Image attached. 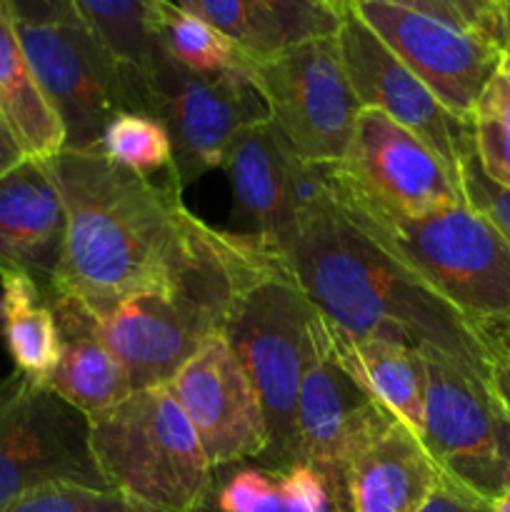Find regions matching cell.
Here are the masks:
<instances>
[{
  "instance_id": "cell-5",
  "label": "cell",
  "mask_w": 510,
  "mask_h": 512,
  "mask_svg": "<svg viewBox=\"0 0 510 512\" xmlns=\"http://www.w3.org/2000/svg\"><path fill=\"white\" fill-rule=\"evenodd\" d=\"M313 308L278 258L240 290L223 325V338L243 365L260 400L268 450L258 463L290 468L298 463V395Z\"/></svg>"
},
{
  "instance_id": "cell-19",
  "label": "cell",
  "mask_w": 510,
  "mask_h": 512,
  "mask_svg": "<svg viewBox=\"0 0 510 512\" xmlns=\"http://www.w3.org/2000/svg\"><path fill=\"white\" fill-rule=\"evenodd\" d=\"M298 163L270 118L245 125L225 153L223 170L233 188L235 215L245 235L278 248L293 225Z\"/></svg>"
},
{
  "instance_id": "cell-38",
  "label": "cell",
  "mask_w": 510,
  "mask_h": 512,
  "mask_svg": "<svg viewBox=\"0 0 510 512\" xmlns=\"http://www.w3.org/2000/svg\"><path fill=\"white\" fill-rule=\"evenodd\" d=\"M490 512H510V490L508 493L500 495L498 500H493V503H490Z\"/></svg>"
},
{
  "instance_id": "cell-20",
  "label": "cell",
  "mask_w": 510,
  "mask_h": 512,
  "mask_svg": "<svg viewBox=\"0 0 510 512\" xmlns=\"http://www.w3.org/2000/svg\"><path fill=\"white\" fill-rule=\"evenodd\" d=\"M60 328V360L48 385L80 413L95 418L123 403L133 388L100 335V320L58 290H45Z\"/></svg>"
},
{
  "instance_id": "cell-39",
  "label": "cell",
  "mask_w": 510,
  "mask_h": 512,
  "mask_svg": "<svg viewBox=\"0 0 510 512\" xmlns=\"http://www.w3.org/2000/svg\"><path fill=\"white\" fill-rule=\"evenodd\" d=\"M503 53H505V55H508V58H510V33H508V38H505V45H503Z\"/></svg>"
},
{
  "instance_id": "cell-22",
  "label": "cell",
  "mask_w": 510,
  "mask_h": 512,
  "mask_svg": "<svg viewBox=\"0 0 510 512\" xmlns=\"http://www.w3.org/2000/svg\"><path fill=\"white\" fill-rule=\"evenodd\" d=\"M328 323V320H325ZM330 343L355 383L420 435L425 408V360L410 345L383 338L355 340L328 323Z\"/></svg>"
},
{
  "instance_id": "cell-10",
  "label": "cell",
  "mask_w": 510,
  "mask_h": 512,
  "mask_svg": "<svg viewBox=\"0 0 510 512\" xmlns=\"http://www.w3.org/2000/svg\"><path fill=\"white\" fill-rule=\"evenodd\" d=\"M60 483L113 490L95 463L88 415L13 370L0 378V510Z\"/></svg>"
},
{
  "instance_id": "cell-6",
  "label": "cell",
  "mask_w": 510,
  "mask_h": 512,
  "mask_svg": "<svg viewBox=\"0 0 510 512\" xmlns=\"http://www.w3.org/2000/svg\"><path fill=\"white\" fill-rule=\"evenodd\" d=\"M90 448L110 488L158 512H188L213 473L168 385L133 390L90 418Z\"/></svg>"
},
{
  "instance_id": "cell-3",
  "label": "cell",
  "mask_w": 510,
  "mask_h": 512,
  "mask_svg": "<svg viewBox=\"0 0 510 512\" xmlns=\"http://www.w3.org/2000/svg\"><path fill=\"white\" fill-rule=\"evenodd\" d=\"M275 258L278 253L263 240L210 225L173 283L133 295L100 320V335L130 388L168 385L210 338L223 333L240 290Z\"/></svg>"
},
{
  "instance_id": "cell-13",
  "label": "cell",
  "mask_w": 510,
  "mask_h": 512,
  "mask_svg": "<svg viewBox=\"0 0 510 512\" xmlns=\"http://www.w3.org/2000/svg\"><path fill=\"white\" fill-rule=\"evenodd\" d=\"M430 90L468 123L473 105L503 60V45L390 0H343Z\"/></svg>"
},
{
  "instance_id": "cell-30",
  "label": "cell",
  "mask_w": 510,
  "mask_h": 512,
  "mask_svg": "<svg viewBox=\"0 0 510 512\" xmlns=\"http://www.w3.org/2000/svg\"><path fill=\"white\" fill-rule=\"evenodd\" d=\"M0 512H158L118 490L88 488V485H45L25 493Z\"/></svg>"
},
{
  "instance_id": "cell-25",
  "label": "cell",
  "mask_w": 510,
  "mask_h": 512,
  "mask_svg": "<svg viewBox=\"0 0 510 512\" xmlns=\"http://www.w3.org/2000/svg\"><path fill=\"white\" fill-rule=\"evenodd\" d=\"M73 8L93 38L135 75L150 95V75L158 60L155 0H73Z\"/></svg>"
},
{
  "instance_id": "cell-36",
  "label": "cell",
  "mask_w": 510,
  "mask_h": 512,
  "mask_svg": "<svg viewBox=\"0 0 510 512\" xmlns=\"http://www.w3.org/2000/svg\"><path fill=\"white\" fill-rule=\"evenodd\" d=\"M420 512H490V503L443 475L435 493L430 495Z\"/></svg>"
},
{
  "instance_id": "cell-35",
  "label": "cell",
  "mask_w": 510,
  "mask_h": 512,
  "mask_svg": "<svg viewBox=\"0 0 510 512\" xmlns=\"http://www.w3.org/2000/svg\"><path fill=\"white\" fill-rule=\"evenodd\" d=\"M5 5H8L18 23L45 25L78 20L73 0H5Z\"/></svg>"
},
{
  "instance_id": "cell-28",
  "label": "cell",
  "mask_w": 510,
  "mask_h": 512,
  "mask_svg": "<svg viewBox=\"0 0 510 512\" xmlns=\"http://www.w3.org/2000/svg\"><path fill=\"white\" fill-rule=\"evenodd\" d=\"M100 155L115 165L148 175L160 168H173V143L158 118L125 110L118 113L105 128L100 140Z\"/></svg>"
},
{
  "instance_id": "cell-2",
  "label": "cell",
  "mask_w": 510,
  "mask_h": 512,
  "mask_svg": "<svg viewBox=\"0 0 510 512\" xmlns=\"http://www.w3.org/2000/svg\"><path fill=\"white\" fill-rule=\"evenodd\" d=\"M275 253L320 318L348 338L438 350L490 375V350L480 330L350 223L330 188L295 215Z\"/></svg>"
},
{
  "instance_id": "cell-11",
  "label": "cell",
  "mask_w": 510,
  "mask_h": 512,
  "mask_svg": "<svg viewBox=\"0 0 510 512\" xmlns=\"http://www.w3.org/2000/svg\"><path fill=\"white\" fill-rule=\"evenodd\" d=\"M335 185L385 213L420 218L465 203L460 180L428 143L375 108H363L338 163Z\"/></svg>"
},
{
  "instance_id": "cell-37",
  "label": "cell",
  "mask_w": 510,
  "mask_h": 512,
  "mask_svg": "<svg viewBox=\"0 0 510 512\" xmlns=\"http://www.w3.org/2000/svg\"><path fill=\"white\" fill-rule=\"evenodd\" d=\"M23 158H25L23 150H20V145L15 143L8 123H5L3 115H0V173L10 170L13 165H18Z\"/></svg>"
},
{
  "instance_id": "cell-15",
  "label": "cell",
  "mask_w": 510,
  "mask_h": 512,
  "mask_svg": "<svg viewBox=\"0 0 510 512\" xmlns=\"http://www.w3.org/2000/svg\"><path fill=\"white\" fill-rule=\"evenodd\" d=\"M388 410L375 403L340 365L328 323L315 315L298 395V463L323 475L335 512H343L340 478L350 450Z\"/></svg>"
},
{
  "instance_id": "cell-17",
  "label": "cell",
  "mask_w": 510,
  "mask_h": 512,
  "mask_svg": "<svg viewBox=\"0 0 510 512\" xmlns=\"http://www.w3.org/2000/svg\"><path fill=\"white\" fill-rule=\"evenodd\" d=\"M440 478L443 473L420 435L385 413L345 460L343 512H420Z\"/></svg>"
},
{
  "instance_id": "cell-34",
  "label": "cell",
  "mask_w": 510,
  "mask_h": 512,
  "mask_svg": "<svg viewBox=\"0 0 510 512\" xmlns=\"http://www.w3.org/2000/svg\"><path fill=\"white\" fill-rule=\"evenodd\" d=\"M490 350V385L510 415V333L498 325L478 328Z\"/></svg>"
},
{
  "instance_id": "cell-7",
  "label": "cell",
  "mask_w": 510,
  "mask_h": 512,
  "mask_svg": "<svg viewBox=\"0 0 510 512\" xmlns=\"http://www.w3.org/2000/svg\"><path fill=\"white\" fill-rule=\"evenodd\" d=\"M425 360V408L420 440L448 480L478 498L498 500L510 490V415L478 373L438 350Z\"/></svg>"
},
{
  "instance_id": "cell-9",
  "label": "cell",
  "mask_w": 510,
  "mask_h": 512,
  "mask_svg": "<svg viewBox=\"0 0 510 512\" xmlns=\"http://www.w3.org/2000/svg\"><path fill=\"white\" fill-rule=\"evenodd\" d=\"M250 83L300 163H338L363 105L345 75L335 35L303 40L250 63Z\"/></svg>"
},
{
  "instance_id": "cell-40",
  "label": "cell",
  "mask_w": 510,
  "mask_h": 512,
  "mask_svg": "<svg viewBox=\"0 0 510 512\" xmlns=\"http://www.w3.org/2000/svg\"><path fill=\"white\" fill-rule=\"evenodd\" d=\"M485 328H488V325H485ZM498 328H503V330H505V333H510V323H500V325H498Z\"/></svg>"
},
{
  "instance_id": "cell-33",
  "label": "cell",
  "mask_w": 510,
  "mask_h": 512,
  "mask_svg": "<svg viewBox=\"0 0 510 512\" xmlns=\"http://www.w3.org/2000/svg\"><path fill=\"white\" fill-rule=\"evenodd\" d=\"M458 180L465 203L473 210H478L483 218H488L500 230V235L510 243V188L498 185L495 180H490L485 175L478 158H475L473 145L460 158Z\"/></svg>"
},
{
  "instance_id": "cell-16",
  "label": "cell",
  "mask_w": 510,
  "mask_h": 512,
  "mask_svg": "<svg viewBox=\"0 0 510 512\" xmlns=\"http://www.w3.org/2000/svg\"><path fill=\"white\" fill-rule=\"evenodd\" d=\"M213 468L260 460L268 450L263 408L223 335L210 338L168 383Z\"/></svg>"
},
{
  "instance_id": "cell-27",
  "label": "cell",
  "mask_w": 510,
  "mask_h": 512,
  "mask_svg": "<svg viewBox=\"0 0 510 512\" xmlns=\"http://www.w3.org/2000/svg\"><path fill=\"white\" fill-rule=\"evenodd\" d=\"M468 125L480 168L490 180L510 188V58L505 53L475 100Z\"/></svg>"
},
{
  "instance_id": "cell-1",
  "label": "cell",
  "mask_w": 510,
  "mask_h": 512,
  "mask_svg": "<svg viewBox=\"0 0 510 512\" xmlns=\"http://www.w3.org/2000/svg\"><path fill=\"white\" fill-rule=\"evenodd\" d=\"M45 168L68 220L63 263L48 290L70 295L98 320L173 283L210 228L185 208L173 180L155 185L98 150L63 148Z\"/></svg>"
},
{
  "instance_id": "cell-29",
  "label": "cell",
  "mask_w": 510,
  "mask_h": 512,
  "mask_svg": "<svg viewBox=\"0 0 510 512\" xmlns=\"http://www.w3.org/2000/svg\"><path fill=\"white\" fill-rule=\"evenodd\" d=\"M228 35L250 60L273 55L285 45L273 20L255 0H170Z\"/></svg>"
},
{
  "instance_id": "cell-18",
  "label": "cell",
  "mask_w": 510,
  "mask_h": 512,
  "mask_svg": "<svg viewBox=\"0 0 510 512\" xmlns=\"http://www.w3.org/2000/svg\"><path fill=\"white\" fill-rule=\"evenodd\" d=\"M63 198L40 160L23 158L0 173V275L20 273L53 285L65 250Z\"/></svg>"
},
{
  "instance_id": "cell-21",
  "label": "cell",
  "mask_w": 510,
  "mask_h": 512,
  "mask_svg": "<svg viewBox=\"0 0 510 512\" xmlns=\"http://www.w3.org/2000/svg\"><path fill=\"white\" fill-rule=\"evenodd\" d=\"M188 512H335L318 470L305 463L273 468L258 460L218 465Z\"/></svg>"
},
{
  "instance_id": "cell-23",
  "label": "cell",
  "mask_w": 510,
  "mask_h": 512,
  "mask_svg": "<svg viewBox=\"0 0 510 512\" xmlns=\"http://www.w3.org/2000/svg\"><path fill=\"white\" fill-rule=\"evenodd\" d=\"M0 115L25 158L45 163L65 148L63 125L35 83L18 23L5 0H0Z\"/></svg>"
},
{
  "instance_id": "cell-4",
  "label": "cell",
  "mask_w": 510,
  "mask_h": 512,
  "mask_svg": "<svg viewBox=\"0 0 510 512\" xmlns=\"http://www.w3.org/2000/svg\"><path fill=\"white\" fill-rule=\"evenodd\" d=\"M330 190L350 223L475 328L510 323V243L478 210L458 203L405 218L350 198L335 185L333 173Z\"/></svg>"
},
{
  "instance_id": "cell-26",
  "label": "cell",
  "mask_w": 510,
  "mask_h": 512,
  "mask_svg": "<svg viewBox=\"0 0 510 512\" xmlns=\"http://www.w3.org/2000/svg\"><path fill=\"white\" fill-rule=\"evenodd\" d=\"M153 25L160 53L188 73H250L253 60L228 35H223L218 28L205 23L203 18L170 3V0H155Z\"/></svg>"
},
{
  "instance_id": "cell-31",
  "label": "cell",
  "mask_w": 510,
  "mask_h": 512,
  "mask_svg": "<svg viewBox=\"0 0 510 512\" xmlns=\"http://www.w3.org/2000/svg\"><path fill=\"white\" fill-rule=\"evenodd\" d=\"M468 33L505 45L510 33V0H390Z\"/></svg>"
},
{
  "instance_id": "cell-32",
  "label": "cell",
  "mask_w": 510,
  "mask_h": 512,
  "mask_svg": "<svg viewBox=\"0 0 510 512\" xmlns=\"http://www.w3.org/2000/svg\"><path fill=\"white\" fill-rule=\"evenodd\" d=\"M265 10L285 45L338 35L345 18L343 0H255Z\"/></svg>"
},
{
  "instance_id": "cell-8",
  "label": "cell",
  "mask_w": 510,
  "mask_h": 512,
  "mask_svg": "<svg viewBox=\"0 0 510 512\" xmlns=\"http://www.w3.org/2000/svg\"><path fill=\"white\" fill-rule=\"evenodd\" d=\"M18 23V20H15ZM35 83L58 115L68 150H98L118 113L150 115V95L80 20L18 23Z\"/></svg>"
},
{
  "instance_id": "cell-12",
  "label": "cell",
  "mask_w": 510,
  "mask_h": 512,
  "mask_svg": "<svg viewBox=\"0 0 510 512\" xmlns=\"http://www.w3.org/2000/svg\"><path fill=\"white\" fill-rule=\"evenodd\" d=\"M150 115L165 125L173 143L170 180L185 188L213 168L245 125L268 118L248 75L188 73L158 50L150 75Z\"/></svg>"
},
{
  "instance_id": "cell-24",
  "label": "cell",
  "mask_w": 510,
  "mask_h": 512,
  "mask_svg": "<svg viewBox=\"0 0 510 512\" xmlns=\"http://www.w3.org/2000/svg\"><path fill=\"white\" fill-rule=\"evenodd\" d=\"M0 335L15 370L48 385L60 360V328L45 290L28 275H0Z\"/></svg>"
},
{
  "instance_id": "cell-14",
  "label": "cell",
  "mask_w": 510,
  "mask_h": 512,
  "mask_svg": "<svg viewBox=\"0 0 510 512\" xmlns=\"http://www.w3.org/2000/svg\"><path fill=\"white\" fill-rule=\"evenodd\" d=\"M335 38L358 103L380 110L418 135L458 175L460 158L473 145L470 125L455 118L433 90L348 8Z\"/></svg>"
}]
</instances>
